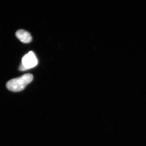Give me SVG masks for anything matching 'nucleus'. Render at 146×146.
I'll return each instance as SVG.
<instances>
[{
  "instance_id": "nucleus-1",
  "label": "nucleus",
  "mask_w": 146,
  "mask_h": 146,
  "mask_svg": "<svg viewBox=\"0 0 146 146\" xmlns=\"http://www.w3.org/2000/svg\"><path fill=\"white\" fill-rule=\"evenodd\" d=\"M33 80V76L30 74H25L17 78H13L6 84L7 88L12 92H19L23 90Z\"/></svg>"
},
{
  "instance_id": "nucleus-2",
  "label": "nucleus",
  "mask_w": 146,
  "mask_h": 146,
  "mask_svg": "<svg viewBox=\"0 0 146 146\" xmlns=\"http://www.w3.org/2000/svg\"><path fill=\"white\" fill-rule=\"evenodd\" d=\"M38 64V60L34 53L29 52L22 58V63L19 67V70L24 71L34 68Z\"/></svg>"
},
{
  "instance_id": "nucleus-3",
  "label": "nucleus",
  "mask_w": 146,
  "mask_h": 146,
  "mask_svg": "<svg viewBox=\"0 0 146 146\" xmlns=\"http://www.w3.org/2000/svg\"><path fill=\"white\" fill-rule=\"evenodd\" d=\"M16 35L20 41L25 44L29 43L32 40V37L30 33L24 30H19L16 32Z\"/></svg>"
}]
</instances>
